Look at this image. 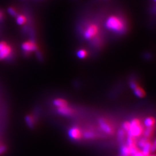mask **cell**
I'll return each instance as SVG.
<instances>
[{
	"instance_id": "6da1fadb",
	"label": "cell",
	"mask_w": 156,
	"mask_h": 156,
	"mask_svg": "<svg viewBox=\"0 0 156 156\" xmlns=\"http://www.w3.org/2000/svg\"><path fill=\"white\" fill-rule=\"evenodd\" d=\"M105 26L108 30L117 33H123L126 29L124 20L117 16L109 17L106 21Z\"/></svg>"
},
{
	"instance_id": "7a4b0ae2",
	"label": "cell",
	"mask_w": 156,
	"mask_h": 156,
	"mask_svg": "<svg viewBox=\"0 0 156 156\" xmlns=\"http://www.w3.org/2000/svg\"><path fill=\"white\" fill-rule=\"evenodd\" d=\"M143 132V128L140 122L137 119H133L130 122V128L128 131V135L134 137L140 136Z\"/></svg>"
},
{
	"instance_id": "3957f363",
	"label": "cell",
	"mask_w": 156,
	"mask_h": 156,
	"mask_svg": "<svg viewBox=\"0 0 156 156\" xmlns=\"http://www.w3.org/2000/svg\"><path fill=\"white\" fill-rule=\"evenodd\" d=\"M99 32V28L95 24L88 25L84 32V36L87 39H91L94 38Z\"/></svg>"
},
{
	"instance_id": "277c9868",
	"label": "cell",
	"mask_w": 156,
	"mask_h": 156,
	"mask_svg": "<svg viewBox=\"0 0 156 156\" xmlns=\"http://www.w3.org/2000/svg\"><path fill=\"white\" fill-rule=\"evenodd\" d=\"M12 47L7 45L3 49L0 51V61L4 59H8L12 55Z\"/></svg>"
},
{
	"instance_id": "5b68a950",
	"label": "cell",
	"mask_w": 156,
	"mask_h": 156,
	"mask_svg": "<svg viewBox=\"0 0 156 156\" xmlns=\"http://www.w3.org/2000/svg\"><path fill=\"white\" fill-rule=\"evenodd\" d=\"M22 49L26 53H30L31 51H35L37 49L36 43L33 41H27L22 44Z\"/></svg>"
},
{
	"instance_id": "8992f818",
	"label": "cell",
	"mask_w": 156,
	"mask_h": 156,
	"mask_svg": "<svg viewBox=\"0 0 156 156\" xmlns=\"http://www.w3.org/2000/svg\"><path fill=\"white\" fill-rule=\"evenodd\" d=\"M99 124L102 130L107 134H111L113 132V128L111 125L104 119H101L99 120Z\"/></svg>"
},
{
	"instance_id": "52a82bcc",
	"label": "cell",
	"mask_w": 156,
	"mask_h": 156,
	"mask_svg": "<svg viewBox=\"0 0 156 156\" xmlns=\"http://www.w3.org/2000/svg\"><path fill=\"white\" fill-rule=\"evenodd\" d=\"M69 136L74 140L79 139L82 136L80 130L76 127H74L69 130Z\"/></svg>"
},
{
	"instance_id": "ba28073f",
	"label": "cell",
	"mask_w": 156,
	"mask_h": 156,
	"mask_svg": "<svg viewBox=\"0 0 156 156\" xmlns=\"http://www.w3.org/2000/svg\"><path fill=\"white\" fill-rule=\"evenodd\" d=\"M58 112L63 115H65V116H68L70 115L72 113L73 111L72 109L68 107V106H66V107H61V108H58Z\"/></svg>"
},
{
	"instance_id": "9c48e42d",
	"label": "cell",
	"mask_w": 156,
	"mask_h": 156,
	"mask_svg": "<svg viewBox=\"0 0 156 156\" xmlns=\"http://www.w3.org/2000/svg\"><path fill=\"white\" fill-rule=\"evenodd\" d=\"M53 103H54V105L58 108H61V107L68 106L67 102L66 100H64L63 99H61V98H58V99H55Z\"/></svg>"
},
{
	"instance_id": "30bf717a",
	"label": "cell",
	"mask_w": 156,
	"mask_h": 156,
	"mask_svg": "<svg viewBox=\"0 0 156 156\" xmlns=\"http://www.w3.org/2000/svg\"><path fill=\"white\" fill-rule=\"evenodd\" d=\"M122 156H130L131 154L130 149L127 145H123L120 149Z\"/></svg>"
},
{
	"instance_id": "8fae6325",
	"label": "cell",
	"mask_w": 156,
	"mask_h": 156,
	"mask_svg": "<svg viewBox=\"0 0 156 156\" xmlns=\"http://www.w3.org/2000/svg\"><path fill=\"white\" fill-rule=\"evenodd\" d=\"M133 90L134 91L135 94L138 97L142 98L145 95V93L144 90L142 88H140V87L138 86V85L135 88H134Z\"/></svg>"
},
{
	"instance_id": "7c38bea8",
	"label": "cell",
	"mask_w": 156,
	"mask_h": 156,
	"mask_svg": "<svg viewBox=\"0 0 156 156\" xmlns=\"http://www.w3.org/2000/svg\"><path fill=\"white\" fill-rule=\"evenodd\" d=\"M151 143L149 141L146 143V145L143 147L142 153L145 156H147L149 155L151 151Z\"/></svg>"
},
{
	"instance_id": "4fadbf2b",
	"label": "cell",
	"mask_w": 156,
	"mask_h": 156,
	"mask_svg": "<svg viewBox=\"0 0 156 156\" xmlns=\"http://www.w3.org/2000/svg\"><path fill=\"white\" fill-rule=\"evenodd\" d=\"M136 140L135 137L128 135L127 138V146L130 148L134 146H136Z\"/></svg>"
},
{
	"instance_id": "5bb4252c",
	"label": "cell",
	"mask_w": 156,
	"mask_h": 156,
	"mask_svg": "<svg viewBox=\"0 0 156 156\" xmlns=\"http://www.w3.org/2000/svg\"><path fill=\"white\" fill-rule=\"evenodd\" d=\"M26 122L27 124V126L30 128H33L34 127V120L33 118L31 116L27 115L25 118Z\"/></svg>"
},
{
	"instance_id": "9a60e30c",
	"label": "cell",
	"mask_w": 156,
	"mask_h": 156,
	"mask_svg": "<svg viewBox=\"0 0 156 156\" xmlns=\"http://www.w3.org/2000/svg\"><path fill=\"white\" fill-rule=\"evenodd\" d=\"M155 123V120L153 118L150 117L145 119V125L147 127H153Z\"/></svg>"
},
{
	"instance_id": "2e32d148",
	"label": "cell",
	"mask_w": 156,
	"mask_h": 156,
	"mask_svg": "<svg viewBox=\"0 0 156 156\" xmlns=\"http://www.w3.org/2000/svg\"><path fill=\"white\" fill-rule=\"evenodd\" d=\"M26 21H27V19L24 15H18L16 17V22L19 25L24 24V23H26Z\"/></svg>"
},
{
	"instance_id": "e0dca14e",
	"label": "cell",
	"mask_w": 156,
	"mask_h": 156,
	"mask_svg": "<svg viewBox=\"0 0 156 156\" xmlns=\"http://www.w3.org/2000/svg\"><path fill=\"white\" fill-rule=\"evenodd\" d=\"M154 127H147L145 131H144V135L145 138H150L152 134L154 132Z\"/></svg>"
},
{
	"instance_id": "ac0fdd59",
	"label": "cell",
	"mask_w": 156,
	"mask_h": 156,
	"mask_svg": "<svg viewBox=\"0 0 156 156\" xmlns=\"http://www.w3.org/2000/svg\"><path fill=\"white\" fill-rule=\"evenodd\" d=\"M125 136H126L125 131L123 129L119 130L118 132V139L120 143H122L124 140Z\"/></svg>"
},
{
	"instance_id": "d6986e66",
	"label": "cell",
	"mask_w": 156,
	"mask_h": 156,
	"mask_svg": "<svg viewBox=\"0 0 156 156\" xmlns=\"http://www.w3.org/2000/svg\"><path fill=\"white\" fill-rule=\"evenodd\" d=\"M87 56V51L84 49H81L78 52V56L80 59H84Z\"/></svg>"
},
{
	"instance_id": "ffe728a7",
	"label": "cell",
	"mask_w": 156,
	"mask_h": 156,
	"mask_svg": "<svg viewBox=\"0 0 156 156\" xmlns=\"http://www.w3.org/2000/svg\"><path fill=\"white\" fill-rule=\"evenodd\" d=\"M149 142V140H148V138H143L142 139H141L139 142H138V146L140 147H142L143 148L146 145V143Z\"/></svg>"
},
{
	"instance_id": "44dd1931",
	"label": "cell",
	"mask_w": 156,
	"mask_h": 156,
	"mask_svg": "<svg viewBox=\"0 0 156 156\" xmlns=\"http://www.w3.org/2000/svg\"><path fill=\"white\" fill-rule=\"evenodd\" d=\"M95 136V134L91 131H87L84 134V137L86 139H91Z\"/></svg>"
},
{
	"instance_id": "7402d4cb",
	"label": "cell",
	"mask_w": 156,
	"mask_h": 156,
	"mask_svg": "<svg viewBox=\"0 0 156 156\" xmlns=\"http://www.w3.org/2000/svg\"><path fill=\"white\" fill-rule=\"evenodd\" d=\"M8 11L9 12V14L12 15V16H18V13H17V11L15 10V8H12V7H10L8 8Z\"/></svg>"
},
{
	"instance_id": "603a6c76",
	"label": "cell",
	"mask_w": 156,
	"mask_h": 156,
	"mask_svg": "<svg viewBox=\"0 0 156 156\" xmlns=\"http://www.w3.org/2000/svg\"><path fill=\"white\" fill-rule=\"evenodd\" d=\"M123 130L125 131H128L130 128V122H126L123 124Z\"/></svg>"
},
{
	"instance_id": "cb8c5ba5",
	"label": "cell",
	"mask_w": 156,
	"mask_h": 156,
	"mask_svg": "<svg viewBox=\"0 0 156 156\" xmlns=\"http://www.w3.org/2000/svg\"><path fill=\"white\" fill-rule=\"evenodd\" d=\"M7 146L5 145H0V155L3 154L7 151Z\"/></svg>"
},
{
	"instance_id": "d4e9b609",
	"label": "cell",
	"mask_w": 156,
	"mask_h": 156,
	"mask_svg": "<svg viewBox=\"0 0 156 156\" xmlns=\"http://www.w3.org/2000/svg\"><path fill=\"white\" fill-rule=\"evenodd\" d=\"M8 44L7 43V42L3 41L0 42V51H1L2 49H3Z\"/></svg>"
},
{
	"instance_id": "484cf974",
	"label": "cell",
	"mask_w": 156,
	"mask_h": 156,
	"mask_svg": "<svg viewBox=\"0 0 156 156\" xmlns=\"http://www.w3.org/2000/svg\"><path fill=\"white\" fill-rule=\"evenodd\" d=\"M132 156H145L142 152H140V151H138V153L134 154L132 155Z\"/></svg>"
},
{
	"instance_id": "4316f807",
	"label": "cell",
	"mask_w": 156,
	"mask_h": 156,
	"mask_svg": "<svg viewBox=\"0 0 156 156\" xmlns=\"http://www.w3.org/2000/svg\"><path fill=\"white\" fill-rule=\"evenodd\" d=\"M155 150V142H154L153 144H151V151H154Z\"/></svg>"
},
{
	"instance_id": "83f0119b",
	"label": "cell",
	"mask_w": 156,
	"mask_h": 156,
	"mask_svg": "<svg viewBox=\"0 0 156 156\" xmlns=\"http://www.w3.org/2000/svg\"><path fill=\"white\" fill-rule=\"evenodd\" d=\"M3 17V14L1 11H0V20H1Z\"/></svg>"
},
{
	"instance_id": "f1b7e54d",
	"label": "cell",
	"mask_w": 156,
	"mask_h": 156,
	"mask_svg": "<svg viewBox=\"0 0 156 156\" xmlns=\"http://www.w3.org/2000/svg\"><path fill=\"white\" fill-rule=\"evenodd\" d=\"M147 156H155V155L154 154H152V155H149Z\"/></svg>"
},
{
	"instance_id": "f546056e",
	"label": "cell",
	"mask_w": 156,
	"mask_h": 156,
	"mask_svg": "<svg viewBox=\"0 0 156 156\" xmlns=\"http://www.w3.org/2000/svg\"><path fill=\"white\" fill-rule=\"evenodd\" d=\"M0 145H1V144H0Z\"/></svg>"
},
{
	"instance_id": "4dcf8cb0",
	"label": "cell",
	"mask_w": 156,
	"mask_h": 156,
	"mask_svg": "<svg viewBox=\"0 0 156 156\" xmlns=\"http://www.w3.org/2000/svg\"><path fill=\"white\" fill-rule=\"evenodd\" d=\"M121 156H122V155H121Z\"/></svg>"
}]
</instances>
